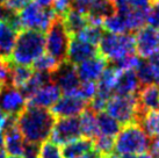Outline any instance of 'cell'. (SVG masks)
<instances>
[{"label":"cell","mask_w":159,"mask_h":158,"mask_svg":"<svg viewBox=\"0 0 159 158\" xmlns=\"http://www.w3.org/2000/svg\"><path fill=\"white\" fill-rule=\"evenodd\" d=\"M151 158H159V140H152L150 142L149 151Z\"/></svg>","instance_id":"37"},{"label":"cell","mask_w":159,"mask_h":158,"mask_svg":"<svg viewBox=\"0 0 159 158\" xmlns=\"http://www.w3.org/2000/svg\"><path fill=\"white\" fill-rule=\"evenodd\" d=\"M56 118L50 109L30 107L26 108L18 115V128L26 143L40 146L45 140L50 137Z\"/></svg>","instance_id":"1"},{"label":"cell","mask_w":159,"mask_h":158,"mask_svg":"<svg viewBox=\"0 0 159 158\" xmlns=\"http://www.w3.org/2000/svg\"><path fill=\"white\" fill-rule=\"evenodd\" d=\"M49 83H51V75H50V73L34 71V73H33V76L30 77V79H29V80L27 81L26 85H25L22 88H20L19 91L22 93V95L25 97V99L28 100L36 91H39L41 87L45 86V85Z\"/></svg>","instance_id":"22"},{"label":"cell","mask_w":159,"mask_h":158,"mask_svg":"<svg viewBox=\"0 0 159 158\" xmlns=\"http://www.w3.org/2000/svg\"><path fill=\"white\" fill-rule=\"evenodd\" d=\"M102 28L106 33H111V34H117V35L130 34L124 14L121 13V12H117V11L115 14L103 20Z\"/></svg>","instance_id":"24"},{"label":"cell","mask_w":159,"mask_h":158,"mask_svg":"<svg viewBox=\"0 0 159 158\" xmlns=\"http://www.w3.org/2000/svg\"><path fill=\"white\" fill-rule=\"evenodd\" d=\"M80 130H81V136L94 140L99 135L98 134L97 127V114L93 113L89 108L84 110L79 116Z\"/></svg>","instance_id":"25"},{"label":"cell","mask_w":159,"mask_h":158,"mask_svg":"<svg viewBox=\"0 0 159 158\" xmlns=\"http://www.w3.org/2000/svg\"><path fill=\"white\" fill-rule=\"evenodd\" d=\"M97 127L98 134L102 136L115 137L121 130V124L106 112L97 114Z\"/></svg>","instance_id":"21"},{"label":"cell","mask_w":159,"mask_h":158,"mask_svg":"<svg viewBox=\"0 0 159 158\" xmlns=\"http://www.w3.org/2000/svg\"><path fill=\"white\" fill-rule=\"evenodd\" d=\"M30 2H33L31 0H5L2 5L5 8L12 13H20Z\"/></svg>","instance_id":"33"},{"label":"cell","mask_w":159,"mask_h":158,"mask_svg":"<svg viewBox=\"0 0 159 158\" xmlns=\"http://www.w3.org/2000/svg\"><path fill=\"white\" fill-rule=\"evenodd\" d=\"M137 79L141 84V86L155 84V78H153V72L151 69V65L148 59H141L139 64L135 69Z\"/></svg>","instance_id":"28"},{"label":"cell","mask_w":159,"mask_h":158,"mask_svg":"<svg viewBox=\"0 0 159 158\" xmlns=\"http://www.w3.org/2000/svg\"><path fill=\"white\" fill-rule=\"evenodd\" d=\"M27 107V100L18 88L11 85L2 86L0 92V109L7 115L18 116Z\"/></svg>","instance_id":"12"},{"label":"cell","mask_w":159,"mask_h":158,"mask_svg":"<svg viewBox=\"0 0 159 158\" xmlns=\"http://www.w3.org/2000/svg\"><path fill=\"white\" fill-rule=\"evenodd\" d=\"M26 158H39L37 157V154H34V155H27V156H25Z\"/></svg>","instance_id":"46"},{"label":"cell","mask_w":159,"mask_h":158,"mask_svg":"<svg viewBox=\"0 0 159 158\" xmlns=\"http://www.w3.org/2000/svg\"><path fill=\"white\" fill-rule=\"evenodd\" d=\"M146 26L159 28V1L152 2L146 12Z\"/></svg>","instance_id":"32"},{"label":"cell","mask_w":159,"mask_h":158,"mask_svg":"<svg viewBox=\"0 0 159 158\" xmlns=\"http://www.w3.org/2000/svg\"><path fill=\"white\" fill-rule=\"evenodd\" d=\"M137 102H138V120L137 123L142 118V115L159 109V86L157 84H150L145 86H141L137 92Z\"/></svg>","instance_id":"15"},{"label":"cell","mask_w":159,"mask_h":158,"mask_svg":"<svg viewBox=\"0 0 159 158\" xmlns=\"http://www.w3.org/2000/svg\"><path fill=\"white\" fill-rule=\"evenodd\" d=\"M63 23L66 28L67 33L71 37L77 36L81 30H84L89 26V18L87 15L79 13L75 9H70L64 16H63Z\"/></svg>","instance_id":"20"},{"label":"cell","mask_w":159,"mask_h":158,"mask_svg":"<svg viewBox=\"0 0 159 158\" xmlns=\"http://www.w3.org/2000/svg\"><path fill=\"white\" fill-rule=\"evenodd\" d=\"M89 102L80 99L73 94H64L58 99V101L51 107L50 112L56 118H75L84 110L87 109Z\"/></svg>","instance_id":"11"},{"label":"cell","mask_w":159,"mask_h":158,"mask_svg":"<svg viewBox=\"0 0 159 158\" xmlns=\"http://www.w3.org/2000/svg\"><path fill=\"white\" fill-rule=\"evenodd\" d=\"M9 13H11V12L5 8L4 5L0 4V20H6V19L8 18Z\"/></svg>","instance_id":"39"},{"label":"cell","mask_w":159,"mask_h":158,"mask_svg":"<svg viewBox=\"0 0 159 158\" xmlns=\"http://www.w3.org/2000/svg\"><path fill=\"white\" fill-rule=\"evenodd\" d=\"M103 34H105V30H103L101 25L89 23V26L86 27L84 30L80 31L75 37H78V39L87 42V43H91L93 45L98 47V44L100 43Z\"/></svg>","instance_id":"27"},{"label":"cell","mask_w":159,"mask_h":158,"mask_svg":"<svg viewBox=\"0 0 159 158\" xmlns=\"http://www.w3.org/2000/svg\"><path fill=\"white\" fill-rule=\"evenodd\" d=\"M107 114L115 118L121 126H128L137 123L139 110L137 95H116L114 94L109 99L106 107Z\"/></svg>","instance_id":"6"},{"label":"cell","mask_w":159,"mask_h":158,"mask_svg":"<svg viewBox=\"0 0 159 158\" xmlns=\"http://www.w3.org/2000/svg\"><path fill=\"white\" fill-rule=\"evenodd\" d=\"M8 158H23V157H12V156H11V157H8Z\"/></svg>","instance_id":"48"},{"label":"cell","mask_w":159,"mask_h":158,"mask_svg":"<svg viewBox=\"0 0 159 158\" xmlns=\"http://www.w3.org/2000/svg\"><path fill=\"white\" fill-rule=\"evenodd\" d=\"M73 1L75 0H55V2L52 5L53 12L56 13L57 16L63 18L71 9Z\"/></svg>","instance_id":"34"},{"label":"cell","mask_w":159,"mask_h":158,"mask_svg":"<svg viewBox=\"0 0 159 158\" xmlns=\"http://www.w3.org/2000/svg\"><path fill=\"white\" fill-rule=\"evenodd\" d=\"M151 65L152 72H153V78H155V84L159 86V53L156 55L155 57L148 59Z\"/></svg>","instance_id":"36"},{"label":"cell","mask_w":159,"mask_h":158,"mask_svg":"<svg viewBox=\"0 0 159 158\" xmlns=\"http://www.w3.org/2000/svg\"><path fill=\"white\" fill-rule=\"evenodd\" d=\"M134 37L135 51L141 59H150L159 53V28L144 26Z\"/></svg>","instance_id":"8"},{"label":"cell","mask_w":159,"mask_h":158,"mask_svg":"<svg viewBox=\"0 0 159 158\" xmlns=\"http://www.w3.org/2000/svg\"><path fill=\"white\" fill-rule=\"evenodd\" d=\"M80 158H103L100 154H98L97 151L94 150V151H92V152H89V154L85 155V156H83V157Z\"/></svg>","instance_id":"41"},{"label":"cell","mask_w":159,"mask_h":158,"mask_svg":"<svg viewBox=\"0 0 159 158\" xmlns=\"http://www.w3.org/2000/svg\"><path fill=\"white\" fill-rule=\"evenodd\" d=\"M0 158H6V151L2 146H0Z\"/></svg>","instance_id":"43"},{"label":"cell","mask_w":159,"mask_h":158,"mask_svg":"<svg viewBox=\"0 0 159 158\" xmlns=\"http://www.w3.org/2000/svg\"><path fill=\"white\" fill-rule=\"evenodd\" d=\"M151 140L137 123L121 128L115 137V154L119 157L128 155L144 154L149 151Z\"/></svg>","instance_id":"3"},{"label":"cell","mask_w":159,"mask_h":158,"mask_svg":"<svg viewBox=\"0 0 159 158\" xmlns=\"http://www.w3.org/2000/svg\"><path fill=\"white\" fill-rule=\"evenodd\" d=\"M157 1H159V0H151V2H157Z\"/></svg>","instance_id":"47"},{"label":"cell","mask_w":159,"mask_h":158,"mask_svg":"<svg viewBox=\"0 0 159 158\" xmlns=\"http://www.w3.org/2000/svg\"><path fill=\"white\" fill-rule=\"evenodd\" d=\"M120 158H151L149 152H144V154H138V155H128V156H122Z\"/></svg>","instance_id":"40"},{"label":"cell","mask_w":159,"mask_h":158,"mask_svg":"<svg viewBox=\"0 0 159 158\" xmlns=\"http://www.w3.org/2000/svg\"><path fill=\"white\" fill-rule=\"evenodd\" d=\"M59 65V63L56 62L52 57H50L48 53L42 55L40 58H37L34 64L31 65V69L37 72H44V73H52Z\"/></svg>","instance_id":"29"},{"label":"cell","mask_w":159,"mask_h":158,"mask_svg":"<svg viewBox=\"0 0 159 158\" xmlns=\"http://www.w3.org/2000/svg\"><path fill=\"white\" fill-rule=\"evenodd\" d=\"M125 4L131 9L148 11L152 2H151V0H125Z\"/></svg>","instance_id":"35"},{"label":"cell","mask_w":159,"mask_h":158,"mask_svg":"<svg viewBox=\"0 0 159 158\" xmlns=\"http://www.w3.org/2000/svg\"><path fill=\"white\" fill-rule=\"evenodd\" d=\"M21 28L26 30H35L44 33L57 18L52 8H43L36 2H30L19 13Z\"/></svg>","instance_id":"7"},{"label":"cell","mask_w":159,"mask_h":158,"mask_svg":"<svg viewBox=\"0 0 159 158\" xmlns=\"http://www.w3.org/2000/svg\"><path fill=\"white\" fill-rule=\"evenodd\" d=\"M99 55L107 62L119 61L121 58L135 55V37L134 34H111L106 33L98 44Z\"/></svg>","instance_id":"4"},{"label":"cell","mask_w":159,"mask_h":158,"mask_svg":"<svg viewBox=\"0 0 159 158\" xmlns=\"http://www.w3.org/2000/svg\"><path fill=\"white\" fill-rule=\"evenodd\" d=\"M70 41L71 36L63 23V19L61 16H57L47 30V36H45L47 53L59 64L65 62Z\"/></svg>","instance_id":"5"},{"label":"cell","mask_w":159,"mask_h":158,"mask_svg":"<svg viewBox=\"0 0 159 158\" xmlns=\"http://www.w3.org/2000/svg\"><path fill=\"white\" fill-rule=\"evenodd\" d=\"M80 137L83 136L80 130L79 118H58L50 134V141L57 145H65Z\"/></svg>","instance_id":"9"},{"label":"cell","mask_w":159,"mask_h":158,"mask_svg":"<svg viewBox=\"0 0 159 158\" xmlns=\"http://www.w3.org/2000/svg\"><path fill=\"white\" fill-rule=\"evenodd\" d=\"M6 118H7V114H5L4 112L0 109V130H2V128H4Z\"/></svg>","instance_id":"42"},{"label":"cell","mask_w":159,"mask_h":158,"mask_svg":"<svg viewBox=\"0 0 159 158\" xmlns=\"http://www.w3.org/2000/svg\"><path fill=\"white\" fill-rule=\"evenodd\" d=\"M44 33L25 29L20 31L16 36L8 62L15 65L31 66L37 58L44 55Z\"/></svg>","instance_id":"2"},{"label":"cell","mask_w":159,"mask_h":158,"mask_svg":"<svg viewBox=\"0 0 159 158\" xmlns=\"http://www.w3.org/2000/svg\"><path fill=\"white\" fill-rule=\"evenodd\" d=\"M97 83H80L79 87L73 93V95H77L80 99L85 100L86 102H89L94 98V95L97 94Z\"/></svg>","instance_id":"31"},{"label":"cell","mask_w":159,"mask_h":158,"mask_svg":"<svg viewBox=\"0 0 159 158\" xmlns=\"http://www.w3.org/2000/svg\"><path fill=\"white\" fill-rule=\"evenodd\" d=\"M141 88L135 70L119 71L113 88V95H135Z\"/></svg>","instance_id":"17"},{"label":"cell","mask_w":159,"mask_h":158,"mask_svg":"<svg viewBox=\"0 0 159 158\" xmlns=\"http://www.w3.org/2000/svg\"><path fill=\"white\" fill-rule=\"evenodd\" d=\"M137 124L141 126L151 141L159 140V109L143 114Z\"/></svg>","instance_id":"23"},{"label":"cell","mask_w":159,"mask_h":158,"mask_svg":"<svg viewBox=\"0 0 159 158\" xmlns=\"http://www.w3.org/2000/svg\"><path fill=\"white\" fill-rule=\"evenodd\" d=\"M33 73H34V70L31 69V66L15 65L11 63V86L18 90L22 88L27 84V81L30 79Z\"/></svg>","instance_id":"26"},{"label":"cell","mask_w":159,"mask_h":158,"mask_svg":"<svg viewBox=\"0 0 159 158\" xmlns=\"http://www.w3.org/2000/svg\"><path fill=\"white\" fill-rule=\"evenodd\" d=\"M39 158H63L62 149L51 141H45L39 146Z\"/></svg>","instance_id":"30"},{"label":"cell","mask_w":159,"mask_h":158,"mask_svg":"<svg viewBox=\"0 0 159 158\" xmlns=\"http://www.w3.org/2000/svg\"><path fill=\"white\" fill-rule=\"evenodd\" d=\"M99 55L98 47L91 43H87L78 37H71L69 50H67L66 61L71 63L72 65H79L80 63L91 59L93 57H97Z\"/></svg>","instance_id":"13"},{"label":"cell","mask_w":159,"mask_h":158,"mask_svg":"<svg viewBox=\"0 0 159 158\" xmlns=\"http://www.w3.org/2000/svg\"><path fill=\"white\" fill-rule=\"evenodd\" d=\"M0 61H1V59H0Z\"/></svg>","instance_id":"51"},{"label":"cell","mask_w":159,"mask_h":158,"mask_svg":"<svg viewBox=\"0 0 159 158\" xmlns=\"http://www.w3.org/2000/svg\"><path fill=\"white\" fill-rule=\"evenodd\" d=\"M111 1H113V2H114V4L116 5V6H117V5H120V4H122V2H124L125 0H111Z\"/></svg>","instance_id":"45"},{"label":"cell","mask_w":159,"mask_h":158,"mask_svg":"<svg viewBox=\"0 0 159 158\" xmlns=\"http://www.w3.org/2000/svg\"><path fill=\"white\" fill-rule=\"evenodd\" d=\"M5 0H0V4H2V2H4Z\"/></svg>","instance_id":"49"},{"label":"cell","mask_w":159,"mask_h":158,"mask_svg":"<svg viewBox=\"0 0 159 158\" xmlns=\"http://www.w3.org/2000/svg\"><path fill=\"white\" fill-rule=\"evenodd\" d=\"M1 88H2V86H1V85H0V92H1Z\"/></svg>","instance_id":"50"},{"label":"cell","mask_w":159,"mask_h":158,"mask_svg":"<svg viewBox=\"0 0 159 158\" xmlns=\"http://www.w3.org/2000/svg\"><path fill=\"white\" fill-rule=\"evenodd\" d=\"M18 34L6 20H0V59L8 61Z\"/></svg>","instance_id":"18"},{"label":"cell","mask_w":159,"mask_h":158,"mask_svg":"<svg viewBox=\"0 0 159 158\" xmlns=\"http://www.w3.org/2000/svg\"><path fill=\"white\" fill-rule=\"evenodd\" d=\"M92 151H94L93 140L80 137L78 140L63 145L62 156L63 158H80Z\"/></svg>","instance_id":"19"},{"label":"cell","mask_w":159,"mask_h":158,"mask_svg":"<svg viewBox=\"0 0 159 158\" xmlns=\"http://www.w3.org/2000/svg\"><path fill=\"white\" fill-rule=\"evenodd\" d=\"M35 2L43 8H52L55 0H35Z\"/></svg>","instance_id":"38"},{"label":"cell","mask_w":159,"mask_h":158,"mask_svg":"<svg viewBox=\"0 0 159 158\" xmlns=\"http://www.w3.org/2000/svg\"><path fill=\"white\" fill-rule=\"evenodd\" d=\"M4 145V132L2 130H0V146Z\"/></svg>","instance_id":"44"},{"label":"cell","mask_w":159,"mask_h":158,"mask_svg":"<svg viewBox=\"0 0 159 158\" xmlns=\"http://www.w3.org/2000/svg\"><path fill=\"white\" fill-rule=\"evenodd\" d=\"M107 66L108 62L100 55H98L97 57L80 63L79 65L75 66V69L81 83H97Z\"/></svg>","instance_id":"14"},{"label":"cell","mask_w":159,"mask_h":158,"mask_svg":"<svg viewBox=\"0 0 159 158\" xmlns=\"http://www.w3.org/2000/svg\"><path fill=\"white\" fill-rule=\"evenodd\" d=\"M51 83L57 86L64 94H73L80 85L77 69L67 61L61 63L51 73Z\"/></svg>","instance_id":"10"},{"label":"cell","mask_w":159,"mask_h":158,"mask_svg":"<svg viewBox=\"0 0 159 158\" xmlns=\"http://www.w3.org/2000/svg\"><path fill=\"white\" fill-rule=\"evenodd\" d=\"M61 90L55 84L49 83L45 86L41 87L39 91H36L27 100V106L48 109V107H52L57 102L58 99L61 98Z\"/></svg>","instance_id":"16"}]
</instances>
